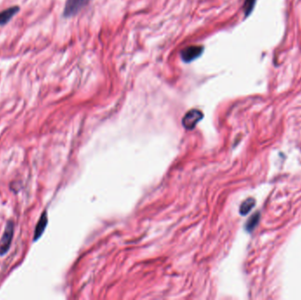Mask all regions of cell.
<instances>
[{"mask_svg": "<svg viewBox=\"0 0 301 300\" xmlns=\"http://www.w3.org/2000/svg\"><path fill=\"white\" fill-rule=\"evenodd\" d=\"M20 12L18 6H12L4 11L0 12V26H4Z\"/></svg>", "mask_w": 301, "mask_h": 300, "instance_id": "obj_5", "label": "cell"}, {"mask_svg": "<svg viewBox=\"0 0 301 300\" xmlns=\"http://www.w3.org/2000/svg\"><path fill=\"white\" fill-rule=\"evenodd\" d=\"M90 0H67L64 9V17L70 18L78 14Z\"/></svg>", "mask_w": 301, "mask_h": 300, "instance_id": "obj_1", "label": "cell"}, {"mask_svg": "<svg viewBox=\"0 0 301 300\" xmlns=\"http://www.w3.org/2000/svg\"><path fill=\"white\" fill-rule=\"evenodd\" d=\"M254 4H256V0H245L243 8H244L246 16H248L252 12L254 8Z\"/></svg>", "mask_w": 301, "mask_h": 300, "instance_id": "obj_9", "label": "cell"}, {"mask_svg": "<svg viewBox=\"0 0 301 300\" xmlns=\"http://www.w3.org/2000/svg\"><path fill=\"white\" fill-rule=\"evenodd\" d=\"M48 224V216L47 213L44 212L42 215L40 216V220L37 223L36 230H34V242L38 240V238H40L42 234L44 232L45 228L47 227Z\"/></svg>", "mask_w": 301, "mask_h": 300, "instance_id": "obj_6", "label": "cell"}, {"mask_svg": "<svg viewBox=\"0 0 301 300\" xmlns=\"http://www.w3.org/2000/svg\"><path fill=\"white\" fill-rule=\"evenodd\" d=\"M14 234V224L12 222H9L6 227L4 234L2 236L0 242V256H4L11 246L12 240Z\"/></svg>", "mask_w": 301, "mask_h": 300, "instance_id": "obj_3", "label": "cell"}, {"mask_svg": "<svg viewBox=\"0 0 301 300\" xmlns=\"http://www.w3.org/2000/svg\"><path fill=\"white\" fill-rule=\"evenodd\" d=\"M260 218H261V214L259 212H256L254 214L253 216L250 218V220H248L246 226H245V229L246 232H252L254 229L257 226V224L260 221Z\"/></svg>", "mask_w": 301, "mask_h": 300, "instance_id": "obj_8", "label": "cell"}, {"mask_svg": "<svg viewBox=\"0 0 301 300\" xmlns=\"http://www.w3.org/2000/svg\"><path fill=\"white\" fill-rule=\"evenodd\" d=\"M254 206H256V200L254 198H248L246 200L243 202L240 207V215L246 216L251 212V210L253 209Z\"/></svg>", "mask_w": 301, "mask_h": 300, "instance_id": "obj_7", "label": "cell"}, {"mask_svg": "<svg viewBox=\"0 0 301 300\" xmlns=\"http://www.w3.org/2000/svg\"><path fill=\"white\" fill-rule=\"evenodd\" d=\"M204 114L198 110H191L182 118V125L188 130L195 128L196 124L202 120Z\"/></svg>", "mask_w": 301, "mask_h": 300, "instance_id": "obj_2", "label": "cell"}, {"mask_svg": "<svg viewBox=\"0 0 301 300\" xmlns=\"http://www.w3.org/2000/svg\"><path fill=\"white\" fill-rule=\"evenodd\" d=\"M202 46H190L180 52V58L184 62L188 64L198 58L199 56L202 55Z\"/></svg>", "mask_w": 301, "mask_h": 300, "instance_id": "obj_4", "label": "cell"}]
</instances>
